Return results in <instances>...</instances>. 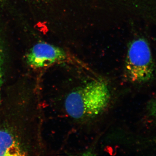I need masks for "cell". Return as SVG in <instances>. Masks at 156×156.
<instances>
[{"label":"cell","mask_w":156,"mask_h":156,"mask_svg":"<svg viewBox=\"0 0 156 156\" xmlns=\"http://www.w3.org/2000/svg\"><path fill=\"white\" fill-rule=\"evenodd\" d=\"M111 98L107 84L101 80H94L70 92L65 100V108L73 119H89L104 111Z\"/></svg>","instance_id":"1"},{"label":"cell","mask_w":156,"mask_h":156,"mask_svg":"<svg viewBox=\"0 0 156 156\" xmlns=\"http://www.w3.org/2000/svg\"><path fill=\"white\" fill-rule=\"evenodd\" d=\"M2 64H3V50L2 47L1 39L0 38V98H1V91L2 82Z\"/></svg>","instance_id":"5"},{"label":"cell","mask_w":156,"mask_h":156,"mask_svg":"<svg viewBox=\"0 0 156 156\" xmlns=\"http://www.w3.org/2000/svg\"><path fill=\"white\" fill-rule=\"evenodd\" d=\"M149 108L151 114L156 119V97L150 103Z\"/></svg>","instance_id":"6"},{"label":"cell","mask_w":156,"mask_h":156,"mask_svg":"<svg viewBox=\"0 0 156 156\" xmlns=\"http://www.w3.org/2000/svg\"><path fill=\"white\" fill-rule=\"evenodd\" d=\"M24 146L13 133L0 129V156H20L26 155Z\"/></svg>","instance_id":"4"},{"label":"cell","mask_w":156,"mask_h":156,"mask_svg":"<svg viewBox=\"0 0 156 156\" xmlns=\"http://www.w3.org/2000/svg\"><path fill=\"white\" fill-rule=\"evenodd\" d=\"M125 66V76L129 82L144 83L153 79L155 66L150 46L145 39L138 38L129 44Z\"/></svg>","instance_id":"2"},{"label":"cell","mask_w":156,"mask_h":156,"mask_svg":"<svg viewBox=\"0 0 156 156\" xmlns=\"http://www.w3.org/2000/svg\"><path fill=\"white\" fill-rule=\"evenodd\" d=\"M66 58L64 50L46 42L34 45L27 56V63L32 67L40 68L63 61Z\"/></svg>","instance_id":"3"}]
</instances>
